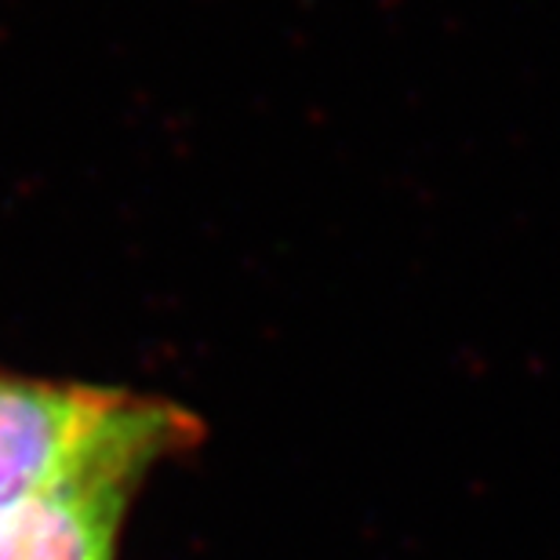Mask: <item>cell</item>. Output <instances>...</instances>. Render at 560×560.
Returning a JSON list of instances; mask_svg holds the SVG:
<instances>
[{
  "mask_svg": "<svg viewBox=\"0 0 560 560\" xmlns=\"http://www.w3.org/2000/svg\"><path fill=\"white\" fill-rule=\"evenodd\" d=\"M139 394L0 368V513L92 463L136 411Z\"/></svg>",
  "mask_w": 560,
  "mask_h": 560,
  "instance_id": "cell-2",
  "label": "cell"
},
{
  "mask_svg": "<svg viewBox=\"0 0 560 560\" xmlns=\"http://www.w3.org/2000/svg\"><path fill=\"white\" fill-rule=\"evenodd\" d=\"M205 422L172 400L139 397L120 433L81 474L0 513V560H117L136 491L156 466L194 452Z\"/></svg>",
  "mask_w": 560,
  "mask_h": 560,
  "instance_id": "cell-1",
  "label": "cell"
}]
</instances>
